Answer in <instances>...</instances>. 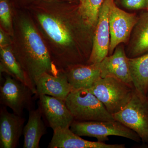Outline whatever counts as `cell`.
<instances>
[{
	"label": "cell",
	"mask_w": 148,
	"mask_h": 148,
	"mask_svg": "<svg viewBox=\"0 0 148 148\" xmlns=\"http://www.w3.org/2000/svg\"><path fill=\"white\" fill-rule=\"evenodd\" d=\"M22 31L26 51L22 58L17 60L35 95L37 81L42 74H56L60 71L56 70L42 39L32 24L23 21Z\"/></svg>",
	"instance_id": "obj_1"
},
{
	"label": "cell",
	"mask_w": 148,
	"mask_h": 148,
	"mask_svg": "<svg viewBox=\"0 0 148 148\" xmlns=\"http://www.w3.org/2000/svg\"><path fill=\"white\" fill-rule=\"evenodd\" d=\"M65 101L74 120H115L103 103L88 89H74Z\"/></svg>",
	"instance_id": "obj_2"
},
{
	"label": "cell",
	"mask_w": 148,
	"mask_h": 148,
	"mask_svg": "<svg viewBox=\"0 0 148 148\" xmlns=\"http://www.w3.org/2000/svg\"><path fill=\"white\" fill-rule=\"evenodd\" d=\"M112 115L123 108L132 98L134 86L114 77L100 78L88 89Z\"/></svg>",
	"instance_id": "obj_3"
},
{
	"label": "cell",
	"mask_w": 148,
	"mask_h": 148,
	"mask_svg": "<svg viewBox=\"0 0 148 148\" xmlns=\"http://www.w3.org/2000/svg\"><path fill=\"white\" fill-rule=\"evenodd\" d=\"M70 129L81 137L95 138L98 142L108 141L109 136H116L140 143L141 138L137 133L116 120L80 121L74 120Z\"/></svg>",
	"instance_id": "obj_4"
},
{
	"label": "cell",
	"mask_w": 148,
	"mask_h": 148,
	"mask_svg": "<svg viewBox=\"0 0 148 148\" xmlns=\"http://www.w3.org/2000/svg\"><path fill=\"white\" fill-rule=\"evenodd\" d=\"M120 122L138 134L143 145L148 146V98L136 90L131 100L118 112L113 115Z\"/></svg>",
	"instance_id": "obj_5"
},
{
	"label": "cell",
	"mask_w": 148,
	"mask_h": 148,
	"mask_svg": "<svg viewBox=\"0 0 148 148\" xmlns=\"http://www.w3.org/2000/svg\"><path fill=\"white\" fill-rule=\"evenodd\" d=\"M34 95L28 86L8 76L0 87V103L11 109L14 113L22 116L24 109L29 111L34 109Z\"/></svg>",
	"instance_id": "obj_6"
},
{
	"label": "cell",
	"mask_w": 148,
	"mask_h": 148,
	"mask_svg": "<svg viewBox=\"0 0 148 148\" xmlns=\"http://www.w3.org/2000/svg\"><path fill=\"white\" fill-rule=\"evenodd\" d=\"M138 16L128 13L118 8L114 0L110 5L109 22L110 32V45L109 53L110 55L117 46L126 43L130 37L132 30L137 23Z\"/></svg>",
	"instance_id": "obj_7"
},
{
	"label": "cell",
	"mask_w": 148,
	"mask_h": 148,
	"mask_svg": "<svg viewBox=\"0 0 148 148\" xmlns=\"http://www.w3.org/2000/svg\"><path fill=\"white\" fill-rule=\"evenodd\" d=\"M37 98L42 117L49 127L53 130L70 127L74 119L65 101L45 95H38Z\"/></svg>",
	"instance_id": "obj_8"
},
{
	"label": "cell",
	"mask_w": 148,
	"mask_h": 148,
	"mask_svg": "<svg viewBox=\"0 0 148 148\" xmlns=\"http://www.w3.org/2000/svg\"><path fill=\"white\" fill-rule=\"evenodd\" d=\"M112 0H104L96 25L93 46L87 64H98L108 56L110 45L109 16Z\"/></svg>",
	"instance_id": "obj_9"
},
{
	"label": "cell",
	"mask_w": 148,
	"mask_h": 148,
	"mask_svg": "<svg viewBox=\"0 0 148 148\" xmlns=\"http://www.w3.org/2000/svg\"><path fill=\"white\" fill-rule=\"evenodd\" d=\"M25 119L8 111L3 106L0 109V148H15L23 134Z\"/></svg>",
	"instance_id": "obj_10"
},
{
	"label": "cell",
	"mask_w": 148,
	"mask_h": 148,
	"mask_svg": "<svg viewBox=\"0 0 148 148\" xmlns=\"http://www.w3.org/2000/svg\"><path fill=\"white\" fill-rule=\"evenodd\" d=\"M48 148H125L123 144H107L91 142L82 139L74 133L70 127L58 128L53 130L52 139Z\"/></svg>",
	"instance_id": "obj_11"
},
{
	"label": "cell",
	"mask_w": 148,
	"mask_h": 148,
	"mask_svg": "<svg viewBox=\"0 0 148 148\" xmlns=\"http://www.w3.org/2000/svg\"><path fill=\"white\" fill-rule=\"evenodd\" d=\"M128 58L123 48L116 47L112 54L107 56L99 64L101 77H113L133 85Z\"/></svg>",
	"instance_id": "obj_12"
},
{
	"label": "cell",
	"mask_w": 148,
	"mask_h": 148,
	"mask_svg": "<svg viewBox=\"0 0 148 148\" xmlns=\"http://www.w3.org/2000/svg\"><path fill=\"white\" fill-rule=\"evenodd\" d=\"M73 90L64 71L56 74L45 73L37 81L35 97L47 95L65 101Z\"/></svg>",
	"instance_id": "obj_13"
},
{
	"label": "cell",
	"mask_w": 148,
	"mask_h": 148,
	"mask_svg": "<svg viewBox=\"0 0 148 148\" xmlns=\"http://www.w3.org/2000/svg\"><path fill=\"white\" fill-rule=\"evenodd\" d=\"M73 89H88L101 78L98 64H77L64 71Z\"/></svg>",
	"instance_id": "obj_14"
},
{
	"label": "cell",
	"mask_w": 148,
	"mask_h": 148,
	"mask_svg": "<svg viewBox=\"0 0 148 148\" xmlns=\"http://www.w3.org/2000/svg\"><path fill=\"white\" fill-rule=\"evenodd\" d=\"M131 34L127 57L135 58L148 53V10L138 16Z\"/></svg>",
	"instance_id": "obj_15"
},
{
	"label": "cell",
	"mask_w": 148,
	"mask_h": 148,
	"mask_svg": "<svg viewBox=\"0 0 148 148\" xmlns=\"http://www.w3.org/2000/svg\"><path fill=\"white\" fill-rule=\"evenodd\" d=\"M29 112V119L23 130V148H39L41 138L46 133V127L39 107Z\"/></svg>",
	"instance_id": "obj_16"
},
{
	"label": "cell",
	"mask_w": 148,
	"mask_h": 148,
	"mask_svg": "<svg viewBox=\"0 0 148 148\" xmlns=\"http://www.w3.org/2000/svg\"><path fill=\"white\" fill-rule=\"evenodd\" d=\"M38 19L47 34L59 45H70L73 41L71 34L60 19L48 14H39Z\"/></svg>",
	"instance_id": "obj_17"
},
{
	"label": "cell",
	"mask_w": 148,
	"mask_h": 148,
	"mask_svg": "<svg viewBox=\"0 0 148 148\" xmlns=\"http://www.w3.org/2000/svg\"><path fill=\"white\" fill-rule=\"evenodd\" d=\"M130 75L136 91L144 98L148 92V53L128 58Z\"/></svg>",
	"instance_id": "obj_18"
},
{
	"label": "cell",
	"mask_w": 148,
	"mask_h": 148,
	"mask_svg": "<svg viewBox=\"0 0 148 148\" xmlns=\"http://www.w3.org/2000/svg\"><path fill=\"white\" fill-rule=\"evenodd\" d=\"M1 56L3 70L30 88L24 70L10 49L7 47H1Z\"/></svg>",
	"instance_id": "obj_19"
},
{
	"label": "cell",
	"mask_w": 148,
	"mask_h": 148,
	"mask_svg": "<svg viewBox=\"0 0 148 148\" xmlns=\"http://www.w3.org/2000/svg\"><path fill=\"white\" fill-rule=\"evenodd\" d=\"M104 0H84L80 4L79 12L86 25L96 27Z\"/></svg>",
	"instance_id": "obj_20"
},
{
	"label": "cell",
	"mask_w": 148,
	"mask_h": 148,
	"mask_svg": "<svg viewBox=\"0 0 148 148\" xmlns=\"http://www.w3.org/2000/svg\"><path fill=\"white\" fill-rule=\"evenodd\" d=\"M0 18L5 27L9 28L11 25L10 9L7 0H0Z\"/></svg>",
	"instance_id": "obj_21"
},
{
	"label": "cell",
	"mask_w": 148,
	"mask_h": 148,
	"mask_svg": "<svg viewBox=\"0 0 148 148\" xmlns=\"http://www.w3.org/2000/svg\"><path fill=\"white\" fill-rule=\"evenodd\" d=\"M121 5L125 8L131 10H147L148 0H121Z\"/></svg>",
	"instance_id": "obj_22"
},
{
	"label": "cell",
	"mask_w": 148,
	"mask_h": 148,
	"mask_svg": "<svg viewBox=\"0 0 148 148\" xmlns=\"http://www.w3.org/2000/svg\"><path fill=\"white\" fill-rule=\"evenodd\" d=\"M6 39L3 33L1 30L0 31V45L1 47H4L6 44Z\"/></svg>",
	"instance_id": "obj_23"
},
{
	"label": "cell",
	"mask_w": 148,
	"mask_h": 148,
	"mask_svg": "<svg viewBox=\"0 0 148 148\" xmlns=\"http://www.w3.org/2000/svg\"><path fill=\"white\" fill-rule=\"evenodd\" d=\"M84 1V0H79L80 4L81 3H82Z\"/></svg>",
	"instance_id": "obj_24"
},
{
	"label": "cell",
	"mask_w": 148,
	"mask_h": 148,
	"mask_svg": "<svg viewBox=\"0 0 148 148\" xmlns=\"http://www.w3.org/2000/svg\"><path fill=\"white\" fill-rule=\"evenodd\" d=\"M147 98H148V92L147 95Z\"/></svg>",
	"instance_id": "obj_25"
},
{
	"label": "cell",
	"mask_w": 148,
	"mask_h": 148,
	"mask_svg": "<svg viewBox=\"0 0 148 148\" xmlns=\"http://www.w3.org/2000/svg\"><path fill=\"white\" fill-rule=\"evenodd\" d=\"M147 10H148V6L147 9Z\"/></svg>",
	"instance_id": "obj_26"
}]
</instances>
